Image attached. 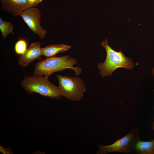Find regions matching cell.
I'll return each instance as SVG.
<instances>
[{"mask_svg": "<svg viewBox=\"0 0 154 154\" xmlns=\"http://www.w3.org/2000/svg\"><path fill=\"white\" fill-rule=\"evenodd\" d=\"M78 62L77 59L68 55L48 57L35 64L34 75L49 76L56 72L70 68L74 71L76 75H80L81 74L82 68L73 66Z\"/></svg>", "mask_w": 154, "mask_h": 154, "instance_id": "6da1fadb", "label": "cell"}, {"mask_svg": "<svg viewBox=\"0 0 154 154\" xmlns=\"http://www.w3.org/2000/svg\"><path fill=\"white\" fill-rule=\"evenodd\" d=\"M101 45L106 49V56L105 61L98 63L97 66L100 74L103 77L112 75L117 68L131 69L134 67L132 58L125 56L121 50L117 52L113 49L108 44L107 38L101 42Z\"/></svg>", "mask_w": 154, "mask_h": 154, "instance_id": "7a4b0ae2", "label": "cell"}, {"mask_svg": "<svg viewBox=\"0 0 154 154\" xmlns=\"http://www.w3.org/2000/svg\"><path fill=\"white\" fill-rule=\"evenodd\" d=\"M48 77L34 75L26 76L21 82V84L25 91L29 94L38 93L52 99H60L62 96L58 87L50 82Z\"/></svg>", "mask_w": 154, "mask_h": 154, "instance_id": "3957f363", "label": "cell"}, {"mask_svg": "<svg viewBox=\"0 0 154 154\" xmlns=\"http://www.w3.org/2000/svg\"><path fill=\"white\" fill-rule=\"evenodd\" d=\"M140 135L139 128L136 127L111 145L106 146L98 144L99 149L96 154H103L112 152L132 153L134 151Z\"/></svg>", "mask_w": 154, "mask_h": 154, "instance_id": "277c9868", "label": "cell"}, {"mask_svg": "<svg viewBox=\"0 0 154 154\" xmlns=\"http://www.w3.org/2000/svg\"><path fill=\"white\" fill-rule=\"evenodd\" d=\"M59 90L62 96L72 101H80L86 91L82 80L78 77L56 75Z\"/></svg>", "mask_w": 154, "mask_h": 154, "instance_id": "5b68a950", "label": "cell"}, {"mask_svg": "<svg viewBox=\"0 0 154 154\" xmlns=\"http://www.w3.org/2000/svg\"><path fill=\"white\" fill-rule=\"evenodd\" d=\"M20 15L34 34L41 39L45 37L47 31L40 25L41 13L39 9L36 7H30L23 11Z\"/></svg>", "mask_w": 154, "mask_h": 154, "instance_id": "8992f818", "label": "cell"}, {"mask_svg": "<svg viewBox=\"0 0 154 154\" xmlns=\"http://www.w3.org/2000/svg\"><path fill=\"white\" fill-rule=\"evenodd\" d=\"M41 43L35 41L30 44L25 52L18 58L19 65L25 67L37 59L41 60Z\"/></svg>", "mask_w": 154, "mask_h": 154, "instance_id": "52a82bcc", "label": "cell"}, {"mask_svg": "<svg viewBox=\"0 0 154 154\" xmlns=\"http://www.w3.org/2000/svg\"><path fill=\"white\" fill-rule=\"evenodd\" d=\"M3 10L14 16L20 15L26 9L32 7L28 0H0Z\"/></svg>", "mask_w": 154, "mask_h": 154, "instance_id": "ba28073f", "label": "cell"}, {"mask_svg": "<svg viewBox=\"0 0 154 154\" xmlns=\"http://www.w3.org/2000/svg\"><path fill=\"white\" fill-rule=\"evenodd\" d=\"M71 48L70 46L64 44L50 45L42 48V54L47 58L52 57L59 53L66 51Z\"/></svg>", "mask_w": 154, "mask_h": 154, "instance_id": "9c48e42d", "label": "cell"}, {"mask_svg": "<svg viewBox=\"0 0 154 154\" xmlns=\"http://www.w3.org/2000/svg\"><path fill=\"white\" fill-rule=\"evenodd\" d=\"M134 151L140 154H154V139L143 141L139 139L135 144Z\"/></svg>", "mask_w": 154, "mask_h": 154, "instance_id": "30bf717a", "label": "cell"}, {"mask_svg": "<svg viewBox=\"0 0 154 154\" xmlns=\"http://www.w3.org/2000/svg\"><path fill=\"white\" fill-rule=\"evenodd\" d=\"M13 27L11 22L5 21L0 17V29L4 39L10 34L15 35L13 31Z\"/></svg>", "mask_w": 154, "mask_h": 154, "instance_id": "8fae6325", "label": "cell"}, {"mask_svg": "<svg viewBox=\"0 0 154 154\" xmlns=\"http://www.w3.org/2000/svg\"><path fill=\"white\" fill-rule=\"evenodd\" d=\"M27 42L23 39H21L18 40L15 45V51L18 55L24 54L27 49Z\"/></svg>", "mask_w": 154, "mask_h": 154, "instance_id": "7c38bea8", "label": "cell"}, {"mask_svg": "<svg viewBox=\"0 0 154 154\" xmlns=\"http://www.w3.org/2000/svg\"><path fill=\"white\" fill-rule=\"evenodd\" d=\"M0 151L4 154H11L13 151L10 148H5L1 146H0Z\"/></svg>", "mask_w": 154, "mask_h": 154, "instance_id": "4fadbf2b", "label": "cell"}, {"mask_svg": "<svg viewBox=\"0 0 154 154\" xmlns=\"http://www.w3.org/2000/svg\"><path fill=\"white\" fill-rule=\"evenodd\" d=\"M43 0H28L30 4L32 7H36Z\"/></svg>", "mask_w": 154, "mask_h": 154, "instance_id": "5bb4252c", "label": "cell"}, {"mask_svg": "<svg viewBox=\"0 0 154 154\" xmlns=\"http://www.w3.org/2000/svg\"><path fill=\"white\" fill-rule=\"evenodd\" d=\"M151 72L152 74V75L154 76V67L153 68L152 70L151 71Z\"/></svg>", "mask_w": 154, "mask_h": 154, "instance_id": "9a60e30c", "label": "cell"}, {"mask_svg": "<svg viewBox=\"0 0 154 154\" xmlns=\"http://www.w3.org/2000/svg\"><path fill=\"white\" fill-rule=\"evenodd\" d=\"M152 129H153V131L154 132V119L153 123Z\"/></svg>", "mask_w": 154, "mask_h": 154, "instance_id": "2e32d148", "label": "cell"}, {"mask_svg": "<svg viewBox=\"0 0 154 154\" xmlns=\"http://www.w3.org/2000/svg\"><path fill=\"white\" fill-rule=\"evenodd\" d=\"M153 95H154V89L153 90ZM153 108H154V107H153Z\"/></svg>", "mask_w": 154, "mask_h": 154, "instance_id": "e0dca14e", "label": "cell"}]
</instances>
